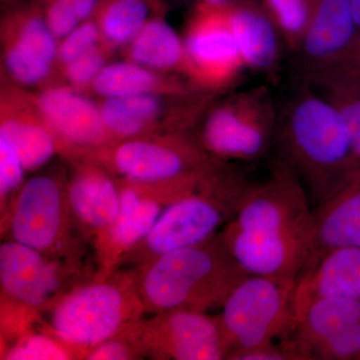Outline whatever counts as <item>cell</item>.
Returning <instances> with one entry per match:
<instances>
[{
  "label": "cell",
  "instance_id": "1",
  "mask_svg": "<svg viewBox=\"0 0 360 360\" xmlns=\"http://www.w3.org/2000/svg\"><path fill=\"white\" fill-rule=\"evenodd\" d=\"M246 274L298 278L314 245V210L302 180L283 161L250 184L231 221L220 231Z\"/></svg>",
  "mask_w": 360,
  "mask_h": 360
},
{
  "label": "cell",
  "instance_id": "2",
  "mask_svg": "<svg viewBox=\"0 0 360 360\" xmlns=\"http://www.w3.org/2000/svg\"><path fill=\"white\" fill-rule=\"evenodd\" d=\"M274 141L316 205L357 168L345 117L307 82L278 113Z\"/></svg>",
  "mask_w": 360,
  "mask_h": 360
},
{
  "label": "cell",
  "instance_id": "3",
  "mask_svg": "<svg viewBox=\"0 0 360 360\" xmlns=\"http://www.w3.org/2000/svg\"><path fill=\"white\" fill-rule=\"evenodd\" d=\"M137 286L146 314L221 307L246 276L221 234L200 245L165 253L136 269Z\"/></svg>",
  "mask_w": 360,
  "mask_h": 360
},
{
  "label": "cell",
  "instance_id": "4",
  "mask_svg": "<svg viewBox=\"0 0 360 360\" xmlns=\"http://www.w3.org/2000/svg\"><path fill=\"white\" fill-rule=\"evenodd\" d=\"M248 186L240 170L219 161L193 191L161 212L118 269H139L165 253L200 245L219 233L236 214Z\"/></svg>",
  "mask_w": 360,
  "mask_h": 360
},
{
  "label": "cell",
  "instance_id": "5",
  "mask_svg": "<svg viewBox=\"0 0 360 360\" xmlns=\"http://www.w3.org/2000/svg\"><path fill=\"white\" fill-rule=\"evenodd\" d=\"M136 269H117L91 278L60 296L47 310L49 333L84 359L92 348L117 335L146 314Z\"/></svg>",
  "mask_w": 360,
  "mask_h": 360
},
{
  "label": "cell",
  "instance_id": "6",
  "mask_svg": "<svg viewBox=\"0 0 360 360\" xmlns=\"http://www.w3.org/2000/svg\"><path fill=\"white\" fill-rule=\"evenodd\" d=\"M82 276L79 260L47 257L6 239L0 245L1 340L11 343L32 331L60 296L84 283Z\"/></svg>",
  "mask_w": 360,
  "mask_h": 360
},
{
  "label": "cell",
  "instance_id": "7",
  "mask_svg": "<svg viewBox=\"0 0 360 360\" xmlns=\"http://www.w3.org/2000/svg\"><path fill=\"white\" fill-rule=\"evenodd\" d=\"M296 278L246 274L222 303L217 316L226 359L292 335Z\"/></svg>",
  "mask_w": 360,
  "mask_h": 360
},
{
  "label": "cell",
  "instance_id": "8",
  "mask_svg": "<svg viewBox=\"0 0 360 360\" xmlns=\"http://www.w3.org/2000/svg\"><path fill=\"white\" fill-rule=\"evenodd\" d=\"M1 231L47 257L79 260L84 239L77 238L80 232L68 203V180L52 174L26 180L1 217Z\"/></svg>",
  "mask_w": 360,
  "mask_h": 360
},
{
  "label": "cell",
  "instance_id": "9",
  "mask_svg": "<svg viewBox=\"0 0 360 360\" xmlns=\"http://www.w3.org/2000/svg\"><path fill=\"white\" fill-rule=\"evenodd\" d=\"M120 179L141 184L193 181L212 169V158L198 139L181 132L135 137L111 143L84 156Z\"/></svg>",
  "mask_w": 360,
  "mask_h": 360
},
{
  "label": "cell",
  "instance_id": "10",
  "mask_svg": "<svg viewBox=\"0 0 360 360\" xmlns=\"http://www.w3.org/2000/svg\"><path fill=\"white\" fill-rule=\"evenodd\" d=\"M277 122L271 92L259 85L212 108L196 139L217 160L252 161L262 158L276 139Z\"/></svg>",
  "mask_w": 360,
  "mask_h": 360
},
{
  "label": "cell",
  "instance_id": "11",
  "mask_svg": "<svg viewBox=\"0 0 360 360\" xmlns=\"http://www.w3.org/2000/svg\"><path fill=\"white\" fill-rule=\"evenodd\" d=\"M120 210L115 224L92 243L96 271L94 278H105L120 266L153 229L161 212L193 191L196 184H141L118 180Z\"/></svg>",
  "mask_w": 360,
  "mask_h": 360
},
{
  "label": "cell",
  "instance_id": "12",
  "mask_svg": "<svg viewBox=\"0 0 360 360\" xmlns=\"http://www.w3.org/2000/svg\"><path fill=\"white\" fill-rule=\"evenodd\" d=\"M193 82L205 91L229 89L246 70L232 32L227 4L200 1L188 21L184 39Z\"/></svg>",
  "mask_w": 360,
  "mask_h": 360
},
{
  "label": "cell",
  "instance_id": "13",
  "mask_svg": "<svg viewBox=\"0 0 360 360\" xmlns=\"http://www.w3.org/2000/svg\"><path fill=\"white\" fill-rule=\"evenodd\" d=\"M139 343L144 357L160 360L226 359L219 319L196 310H170L142 317Z\"/></svg>",
  "mask_w": 360,
  "mask_h": 360
},
{
  "label": "cell",
  "instance_id": "14",
  "mask_svg": "<svg viewBox=\"0 0 360 360\" xmlns=\"http://www.w3.org/2000/svg\"><path fill=\"white\" fill-rule=\"evenodd\" d=\"M59 150L82 156L111 144L101 108L72 86H52L32 97Z\"/></svg>",
  "mask_w": 360,
  "mask_h": 360
},
{
  "label": "cell",
  "instance_id": "15",
  "mask_svg": "<svg viewBox=\"0 0 360 360\" xmlns=\"http://www.w3.org/2000/svg\"><path fill=\"white\" fill-rule=\"evenodd\" d=\"M4 65L14 82L42 84L58 58V37L34 4L15 9L4 20Z\"/></svg>",
  "mask_w": 360,
  "mask_h": 360
},
{
  "label": "cell",
  "instance_id": "16",
  "mask_svg": "<svg viewBox=\"0 0 360 360\" xmlns=\"http://www.w3.org/2000/svg\"><path fill=\"white\" fill-rule=\"evenodd\" d=\"M350 0H317L297 54L302 82L340 68L359 37Z\"/></svg>",
  "mask_w": 360,
  "mask_h": 360
},
{
  "label": "cell",
  "instance_id": "17",
  "mask_svg": "<svg viewBox=\"0 0 360 360\" xmlns=\"http://www.w3.org/2000/svg\"><path fill=\"white\" fill-rule=\"evenodd\" d=\"M68 198L77 229L91 245L120 214L118 180L101 165L85 158L68 179Z\"/></svg>",
  "mask_w": 360,
  "mask_h": 360
},
{
  "label": "cell",
  "instance_id": "18",
  "mask_svg": "<svg viewBox=\"0 0 360 360\" xmlns=\"http://www.w3.org/2000/svg\"><path fill=\"white\" fill-rule=\"evenodd\" d=\"M314 219V245L305 269L328 251L360 246V167L317 205Z\"/></svg>",
  "mask_w": 360,
  "mask_h": 360
},
{
  "label": "cell",
  "instance_id": "19",
  "mask_svg": "<svg viewBox=\"0 0 360 360\" xmlns=\"http://www.w3.org/2000/svg\"><path fill=\"white\" fill-rule=\"evenodd\" d=\"M0 137L18 153L26 172L44 167L59 150L58 139L32 97H2Z\"/></svg>",
  "mask_w": 360,
  "mask_h": 360
},
{
  "label": "cell",
  "instance_id": "20",
  "mask_svg": "<svg viewBox=\"0 0 360 360\" xmlns=\"http://www.w3.org/2000/svg\"><path fill=\"white\" fill-rule=\"evenodd\" d=\"M229 21L246 68L276 79L283 40L264 6L251 0L227 4Z\"/></svg>",
  "mask_w": 360,
  "mask_h": 360
},
{
  "label": "cell",
  "instance_id": "21",
  "mask_svg": "<svg viewBox=\"0 0 360 360\" xmlns=\"http://www.w3.org/2000/svg\"><path fill=\"white\" fill-rule=\"evenodd\" d=\"M324 296L360 300V246L328 251L302 272L293 295L295 316L307 303Z\"/></svg>",
  "mask_w": 360,
  "mask_h": 360
},
{
  "label": "cell",
  "instance_id": "22",
  "mask_svg": "<svg viewBox=\"0 0 360 360\" xmlns=\"http://www.w3.org/2000/svg\"><path fill=\"white\" fill-rule=\"evenodd\" d=\"M91 89L103 98L148 94L184 96L202 90L180 78L158 75L155 70L129 59L104 66L94 79Z\"/></svg>",
  "mask_w": 360,
  "mask_h": 360
},
{
  "label": "cell",
  "instance_id": "23",
  "mask_svg": "<svg viewBox=\"0 0 360 360\" xmlns=\"http://www.w3.org/2000/svg\"><path fill=\"white\" fill-rule=\"evenodd\" d=\"M359 321L360 300L324 296L311 300L296 314L291 336L312 359L316 345Z\"/></svg>",
  "mask_w": 360,
  "mask_h": 360
},
{
  "label": "cell",
  "instance_id": "24",
  "mask_svg": "<svg viewBox=\"0 0 360 360\" xmlns=\"http://www.w3.org/2000/svg\"><path fill=\"white\" fill-rule=\"evenodd\" d=\"M127 56L129 60L158 72L177 71L193 84L184 40L160 13L153 16L130 42Z\"/></svg>",
  "mask_w": 360,
  "mask_h": 360
},
{
  "label": "cell",
  "instance_id": "25",
  "mask_svg": "<svg viewBox=\"0 0 360 360\" xmlns=\"http://www.w3.org/2000/svg\"><path fill=\"white\" fill-rule=\"evenodd\" d=\"M160 7L155 0H103L94 18L108 46L129 45Z\"/></svg>",
  "mask_w": 360,
  "mask_h": 360
},
{
  "label": "cell",
  "instance_id": "26",
  "mask_svg": "<svg viewBox=\"0 0 360 360\" xmlns=\"http://www.w3.org/2000/svg\"><path fill=\"white\" fill-rule=\"evenodd\" d=\"M345 117L352 139V150L360 167V75L335 70L307 80Z\"/></svg>",
  "mask_w": 360,
  "mask_h": 360
},
{
  "label": "cell",
  "instance_id": "27",
  "mask_svg": "<svg viewBox=\"0 0 360 360\" xmlns=\"http://www.w3.org/2000/svg\"><path fill=\"white\" fill-rule=\"evenodd\" d=\"M262 6L291 52L300 49L314 18L317 0H262Z\"/></svg>",
  "mask_w": 360,
  "mask_h": 360
},
{
  "label": "cell",
  "instance_id": "28",
  "mask_svg": "<svg viewBox=\"0 0 360 360\" xmlns=\"http://www.w3.org/2000/svg\"><path fill=\"white\" fill-rule=\"evenodd\" d=\"M103 0H34L58 39L94 18Z\"/></svg>",
  "mask_w": 360,
  "mask_h": 360
},
{
  "label": "cell",
  "instance_id": "29",
  "mask_svg": "<svg viewBox=\"0 0 360 360\" xmlns=\"http://www.w3.org/2000/svg\"><path fill=\"white\" fill-rule=\"evenodd\" d=\"M1 356L6 360L77 359L75 352L56 336L32 331L6 345Z\"/></svg>",
  "mask_w": 360,
  "mask_h": 360
},
{
  "label": "cell",
  "instance_id": "30",
  "mask_svg": "<svg viewBox=\"0 0 360 360\" xmlns=\"http://www.w3.org/2000/svg\"><path fill=\"white\" fill-rule=\"evenodd\" d=\"M26 172L20 156L11 144L0 137V212L4 217L16 193L25 184Z\"/></svg>",
  "mask_w": 360,
  "mask_h": 360
},
{
  "label": "cell",
  "instance_id": "31",
  "mask_svg": "<svg viewBox=\"0 0 360 360\" xmlns=\"http://www.w3.org/2000/svg\"><path fill=\"white\" fill-rule=\"evenodd\" d=\"M141 321V319H139ZM123 329L110 340L96 345L85 355L87 360H131L143 359L139 338V322Z\"/></svg>",
  "mask_w": 360,
  "mask_h": 360
},
{
  "label": "cell",
  "instance_id": "32",
  "mask_svg": "<svg viewBox=\"0 0 360 360\" xmlns=\"http://www.w3.org/2000/svg\"><path fill=\"white\" fill-rule=\"evenodd\" d=\"M108 45L101 42L84 56L63 66V73L68 84L77 90L91 87L108 60Z\"/></svg>",
  "mask_w": 360,
  "mask_h": 360
},
{
  "label": "cell",
  "instance_id": "33",
  "mask_svg": "<svg viewBox=\"0 0 360 360\" xmlns=\"http://www.w3.org/2000/svg\"><path fill=\"white\" fill-rule=\"evenodd\" d=\"M101 30L94 18L84 21L61 39L56 61L63 68L75 58L84 56L103 42Z\"/></svg>",
  "mask_w": 360,
  "mask_h": 360
},
{
  "label": "cell",
  "instance_id": "34",
  "mask_svg": "<svg viewBox=\"0 0 360 360\" xmlns=\"http://www.w3.org/2000/svg\"><path fill=\"white\" fill-rule=\"evenodd\" d=\"M311 355L312 359H360V321L322 341Z\"/></svg>",
  "mask_w": 360,
  "mask_h": 360
},
{
  "label": "cell",
  "instance_id": "35",
  "mask_svg": "<svg viewBox=\"0 0 360 360\" xmlns=\"http://www.w3.org/2000/svg\"><path fill=\"white\" fill-rule=\"evenodd\" d=\"M340 70L349 71V72L360 75V32L356 40H355L352 51L348 54L345 63L340 66Z\"/></svg>",
  "mask_w": 360,
  "mask_h": 360
},
{
  "label": "cell",
  "instance_id": "36",
  "mask_svg": "<svg viewBox=\"0 0 360 360\" xmlns=\"http://www.w3.org/2000/svg\"><path fill=\"white\" fill-rule=\"evenodd\" d=\"M350 6H352L355 25H356L357 30L360 32V0H350Z\"/></svg>",
  "mask_w": 360,
  "mask_h": 360
},
{
  "label": "cell",
  "instance_id": "37",
  "mask_svg": "<svg viewBox=\"0 0 360 360\" xmlns=\"http://www.w3.org/2000/svg\"><path fill=\"white\" fill-rule=\"evenodd\" d=\"M200 1L212 4V6H225V4H231L233 0H200Z\"/></svg>",
  "mask_w": 360,
  "mask_h": 360
}]
</instances>
